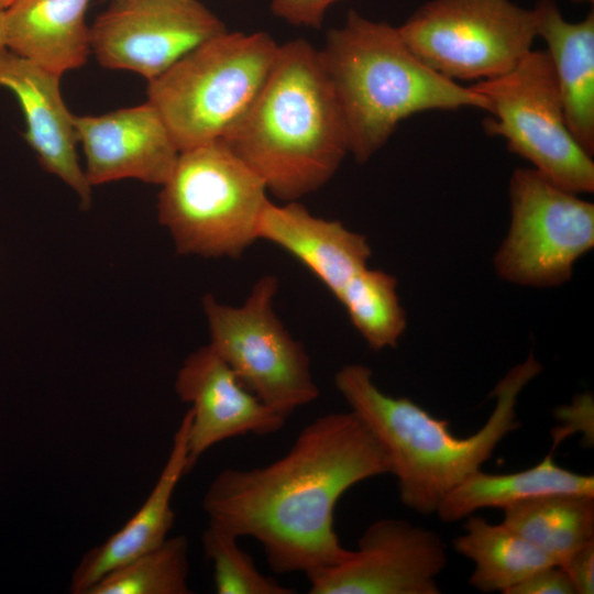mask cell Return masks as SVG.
<instances>
[{
    "instance_id": "1",
    "label": "cell",
    "mask_w": 594,
    "mask_h": 594,
    "mask_svg": "<svg viewBox=\"0 0 594 594\" xmlns=\"http://www.w3.org/2000/svg\"><path fill=\"white\" fill-rule=\"evenodd\" d=\"M391 473L387 454L352 410L329 413L305 426L277 460L219 472L202 508L210 522L238 538H254L275 573L307 574L345 560L352 551L334 527L342 495Z\"/></svg>"
},
{
    "instance_id": "2",
    "label": "cell",
    "mask_w": 594,
    "mask_h": 594,
    "mask_svg": "<svg viewBox=\"0 0 594 594\" xmlns=\"http://www.w3.org/2000/svg\"><path fill=\"white\" fill-rule=\"evenodd\" d=\"M541 371L532 353L512 367L492 392L496 403L487 420L465 438L454 436L449 420L432 416L414 400L384 393L363 364L342 366L334 385L387 454L402 504L430 515L520 427L518 397Z\"/></svg>"
},
{
    "instance_id": "3",
    "label": "cell",
    "mask_w": 594,
    "mask_h": 594,
    "mask_svg": "<svg viewBox=\"0 0 594 594\" xmlns=\"http://www.w3.org/2000/svg\"><path fill=\"white\" fill-rule=\"evenodd\" d=\"M221 140L284 202L326 185L350 153L319 51L301 37L279 45L260 92Z\"/></svg>"
},
{
    "instance_id": "4",
    "label": "cell",
    "mask_w": 594,
    "mask_h": 594,
    "mask_svg": "<svg viewBox=\"0 0 594 594\" xmlns=\"http://www.w3.org/2000/svg\"><path fill=\"white\" fill-rule=\"evenodd\" d=\"M320 61L340 106L349 153L366 163L407 118L432 110H488L486 99L427 66L398 26L348 11L328 31Z\"/></svg>"
},
{
    "instance_id": "5",
    "label": "cell",
    "mask_w": 594,
    "mask_h": 594,
    "mask_svg": "<svg viewBox=\"0 0 594 594\" xmlns=\"http://www.w3.org/2000/svg\"><path fill=\"white\" fill-rule=\"evenodd\" d=\"M278 47L266 32L227 30L148 81L147 101L180 152L224 136L260 92Z\"/></svg>"
},
{
    "instance_id": "6",
    "label": "cell",
    "mask_w": 594,
    "mask_h": 594,
    "mask_svg": "<svg viewBox=\"0 0 594 594\" xmlns=\"http://www.w3.org/2000/svg\"><path fill=\"white\" fill-rule=\"evenodd\" d=\"M263 180L222 141L185 151L162 185L158 220L183 255L240 257L258 240Z\"/></svg>"
},
{
    "instance_id": "7",
    "label": "cell",
    "mask_w": 594,
    "mask_h": 594,
    "mask_svg": "<svg viewBox=\"0 0 594 594\" xmlns=\"http://www.w3.org/2000/svg\"><path fill=\"white\" fill-rule=\"evenodd\" d=\"M483 96L487 134L503 138L509 151L574 194L594 190V162L569 129L546 50H531L497 77L470 85Z\"/></svg>"
},
{
    "instance_id": "8",
    "label": "cell",
    "mask_w": 594,
    "mask_h": 594,
    "mask_svg": "<svg viewBox=\"0 0 594 594\" xmlns=\"http://www.w3.org/2000/svg\"><path fill=\"white\" fill-rule=\"evenodd\" d=\"M278 279H257L240 306L202 299L210 345L240 382L286 419L319 396L310 360L301 342L285 328L274 309Z\"/></svg>"
},
{
    "instance_id": "9",
    "label": "cell",
    "mask_w": 594,
    "mask_h": 594,
    "mask_svg": "<svg viewBox=\"0 0 594 594\" xmlns=\"http://www.w3.org/2000/svg\"><path fill=\"white\" fill-rule=\"evenodd\" d=\"M398 30L427 66L455 81L505 74L537 37L532 9L513 0H429Z\"/></svg>"
},
{
    "instance_id": "10",
    "label": "cell",
    "mask_w": 594,
    "mask_h": 594,
    "mask_svg": "<svg viewBox=\"0 0 594 594\" xmlns=\"http://www.w3.org/2000/svg\"><path fill=\"white\" fill-rule=\"evenodd\" d=\"M508 195L509 228L493 258L495 272L521 286L564 284L594 246V205L532 167L513 172Z\"/></svg>"
},
{
    "instance_id": "11",
    "label": "cell",
    "mask_w": 594,
    "mask_h": 594,
    "mask_svg": "<svg viewBox=\"0 0 594 594\" xmlns=\"http://www.w3.org/2000/svg\"><path fill=\"white\" fill-rule=\"evenodd\" d=\"M224 31L200 0H111L90 26V48L103 67L151 81Z\"/></svg>"
},
{
    "instance_id": "12",
    "label": "cell",
    "mask_w": 594,
    "mask_h": 594,
    "mask_svg": "<svg viewBox=\"0 0 594 594\" xmlns=\"http://www.w3.org/2000/svg\"><path fill=\"white\" fill-rule=\"evenodd\" d=\"M447 562L436 531L383 518L364 530L345 560L305 575L310 594H439Z\"/></svg>"
},
{
    "instance_id": "13",
    "label": "cell",
    "mask_w": 594,
    "mask_h": 594,
    "mask_svg": "<svg viewBox=\"0 0 594 594\" xmlns=\"http://www.w3.org/2000/svg\"><path fill=\"white\" fill-rule=\"evenodd\" d=\"M175 389L191 405L187 473L215 444L249 433H276L287 420L250 392L210 344L184 361Z\"/></svg>"
},
{
    "instance_id": "14",
    "label": "cell",
    "mask_w": 594,
    "mask_h": 594,
    "mask_svg": "<svg viewBox=\"0 0 594 594\" xmlns=\"http://www.w3.org/2000/svg\"><path fill=\"white\" fill-rule=\"evenodd\" d=\"M74 125L91 187L125 178L162 186L180 153L147 100L100 116H74Z\"/></svg>"
},
{
    "instance_id": "15",
    "label": "cell",
    "mask_w": 594,
    "mask_h": 594,
    "mask_svg": "<svg viewBox=\"0 0 594 594\" xmlns=\"http://www.w3.org/2000/svg\"><path fill=\"white\" fill-rule=\"evenodd\" d=\"M61 76L0 47V88L11 91L25 120L24 139L42 167L57 176L79 197L81 207L91 205V186L81 168L76 145L74 114L59 88Z\"/></svg>"
},
{
    "instance_id": "16",
    "label": "cell",
    "mask_w": 594,
    "mask_h": 594,
    "mask_svg": "<svg viewBox=\"0 0 594 594\" xmlns=\"http://www.w3.org/2000/svg\"><path fill=\"white\" fill-rule=\"evenodd\" d=\"M258 239L282 248L304 264L336 297L349 279L367 267L371 245L365 235L338 220L314 216L299 201L266 205Z\"/></svg>"
},
{
    "instance_id": "17",
    "label": "cell",
    "mask_w": 594,
    "mask_h": 594,
    "mask_svg": "<svg viewBox=\"0 0 594 594\" xmlns=\"http://www.w3.org/2000/svg\"><path fill=\"white\" fill-rule=\"evenodd\" d=\"M190 417L188 410L175 432L162 472L140 509L121 529L82 557L72 576V593L86 594L105 574L155 549L168 538L175 518L172 498L179 481L187 474Z\"/></svg>"
},
{
    "instance_id": "18",
    "label": "cell",
    "mask_w": 594,
    "mask_h": 594,
    "mask_svg": "<svg viewBox=\"0 0 594 594\" xmlns=\"http://www.w3.org/2000/svg\"><path fill=\"white\" fill-rule=\"evenodd\" d=\"M537 37L549 55L570 131L594 154V11L566 20L554 0L532 8Z\"/></svg>"
},
{
    "instance_id": "19",
    "label": "cell",
    "mask_w": 594,
    "mask_h": 594,
    "mask_svg": "<svg viewBox=\"0 0 594 594\" xmlns=\"http://www.w3.org/2000/svg\"><path fill=\"white\" fill-rule=\"evenodd\" d=\"M90 0H15L2 12L4 47L62 76L86 64Z\"/></svg>"
},
{
    "instance_id": "20",
    "label": "cell",
    "mask_w": 594,
    "mask_h": 594,
    "mask_svg": "<svg viewBox=\"0 0 594 594\" xmlns=\"http://www.w3.org/2000/svg\"><path fill=\"white\" fill-rule=\"evenodd\" d=\"M549 494L594 496V476L560 466L551 453L534 466L518 472L493 474L480 469L453 488L435 514L443 522H455L483 508L504 509Z\"/></svg>"
},
{
    "instance_id": "21",
    "label": "cell",
    "mask_w": 594,
    "mask_h": 594,
    "mask_svg": "<svg viewBox=\"0 0 594 594\" xmlns=\"http://www.w3.org/2000/svg\"><path fill=\"white\" fill-rule=\"evenodd\" d=\"M464 519L463 534L453 539L452 546L472 561L469 584L482 593L506 594L532 572L557 564L503 522L491 524L474 514Z\"/></svg>"
},
{
    "instance_id": "22",
    "label": "cell",
    "mask_w": 594,
    "mask_h": 594,
    "mask_svg": "<svg viewBox=\"0 0 594 594\" xmlns=\"http://www.w3.org/2000/svg\"><path fill=\"white\" fill-rule=\"evenodd\" d=\"M503 524L562 565L579 548L594 540V496L549 494L513 504Z\"/></svg>"
},
{
    "instance_id": "23",
    "label": "cell",
    "mask_w": 594,
    "mask_h": 594,
    "mask_svg": "<svg viewBox=\"0 0 594 594\" xmlns=\"http://www.w3.org/2000/svg\"><path fill=\"white\" fill-rule=\"evenodd\" d=\"M336 298L372 350L397 345L407 319L393 275L365 267L349 279Z\"/></svg>"
},
{
    "instance_id": "24",
    "label": "cell",
    "mask_w": 594,
    "mask_h": 594,
    "mask_svg": "<svg viewBox=\"0 0 594 594\" xmlns=\"http://www.w3.org/2000/svg\"><path fill=\"white\" fill-rule=\"evenodd\" d=\"M188 572L187 538L169 537L105 574L86 594H188Z\"/></svg>"
},
{
    "instance_id": "25",
    "label": "cell",
    "mask_w": 594,
    "mask_h": 594,
    "mask_svg": "<svg viewBox=\"0 0 594 594\" xmlns=\"http://www.w3.org/2000/svg\"><path fill=\"white\" fill-rule=\"evenodd\" d=\"M238 537L210 522L202 534L206 557L213 566L218 594H294L296 590L264 575L252 557L240 548Z\"/></svg>"
},
{
    "instance_id": "26",
    "label": "cell",
    "mask_w": 594,
    "mask_h": 594,
    "mask_svg": "<svg viewBox=\"0 0 594 594\" xmlns=\"http://www.w3.org/2000/svg\"><path fill=\"white\" fill-rule=\"evenodd\" d=\"M339 0H271L272 13L296 26L320 29L328 9Z\"/></svg>"
},
{
    "instance_id": "27",
    "label": "cell",
    "mask_w": 594,
    "mask_h": 594,
    "mask_svg": "<svg viewBox=\"0 0 594 594\" xmlns=\"http://www.w3.org/2000/svg\"><path fill=\"white\" fill-rule=\"evenodd\" d=\"M506 594H575V591L565 570L551 564L532 572Z\"/></svg>"
},
{
    "instance_id": "28",
    "label": "cell",
    "mask_w": 594,
    "mask_h": 594,
    "mask_svg": "<svg viewBox=\"0 0 594 594\" xmlns=\"http://www.w3.org/2000/svg\"><path fill=\"white\" fill-rule=\"evenodd\" d=\"M561 566L568 573L575 594L594 593V540L574 551Z\"/></svg>"
},
{
    "instance_id": "29",
    "label": "cell",
    "mask_w": 594,
    "mask_h": 594,
    "mask_svg": "<svg viewBox=\"0 0 594 594\" xmlns=\"http://www.w3.org/2000/svg\"><path fill=\"white\" fill-rule=\"evenodd\" d=\"M0 47H4L2 12H0Z\"/></svg>"
},
{
    "instance_id": "30",
    "label": "cell",
    "mask_w": 594,
    "mask_h": 594,
    "mask_svg": "<svg viewBox=\"0 0 594 594\" xmlns=\"http://www.w3.org/2000/svg\"><path fill=\"white\" fill-rule=\"evenodd\" d=\"M15 0H0V12L7 10Z\"/></svg>"
}]
</instances>
